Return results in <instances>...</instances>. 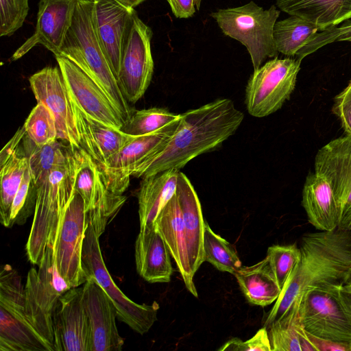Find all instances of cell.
Masks as SVG:
<instances>
[{
  "instance_id": "cell-1",
  "label": "cell",
  "mask_w": 351,
  "mask_h": 351,
  "mask_svg": "<svg viewBox=\"0 0 351 351\" xmlns=\"http://www.w3.org/2000/svg\"><path fill=\"white\" fill-rule=\"evenodd\" d=\"M243 118L230 99H219L181 114L173 136L130 176L143 178L171 169L180 170L193 158L219 146L237 131Z\"/></svg>"
},
{
  "instance_id": "cell-2",
  "label": "cell",
  "mask_w": 351,
  "mask_h": 351,
  "mask_svg": "<svg viewBox=\"0 0 351 351\" xmlns=\"http://www.w3.org/2000/svg\"><path fill=\"white\" fill-rule=\"evenodd\" d=\"M300 249V260L269 312L267 328L297 306L309 289L343 283L351 267V230L306 233Z\"/></svg>"
},
{
  "instance_id": "cell-3",
  "label": "cell",
  "mask_w": 351,
  "mask_h": 351,
  "mask_svg": "<svg viewBox=\"0 0 351 351\" xmlns=\"http://www.w3.org/2000/svg\"><path fill=\"white\" fill-rule=\"evenodd\" d=\"M92 10L93 1H77L59 56L72 61L103 89L125 123L133 111L101 49L93 23Z\"/></svg>"
},
{
  "instance_id": "cell-4",
  "label": "cell",
  "mask_w": 351,
  "mask_h": 351,
  "mask_svg": "<svg viewBox=\"0 0 351 351\" xmlns=\"http://www.w3.org/2000/svg\"><path fill=\"white\" fill-rule=\"evenodd\" d=\"M75 171L73 154L66 164L51 171L36 188L34 219L25 247L32 264L38 265L47 246H53L60 222L75 191Z\"/></svg>"
},
{
  "instance_id": "cell-5",
  "label": "cell",
  "mask_w": 351,
  "mask_h": 351,
  "mask_svg": "<svg viewBox=\"0 0 351 351\" xmlns=\"http://www.w3.org/2000/svg\"><path fill=\"white\" fill-rule=\"evenodd\" d=\"M280 14L276 5L265 10L251 1L241 6L218 9L210 16L226 36L246 47L255 70L267 59L278 56L274 27Z\"/></svg>"
},
{
  "instance_id": "cell-6",
  "label": "cell",
  "mask_w": 351,
  "mask_h": 351,
  "mask_svg": "<svg viewBox=\"0 0 351 351\" xmlns=\"http://www.w3.org/2000/svg\"><path fill=\"white\" fill-rule=\"evenodd\" d=\"M296 307L308 333L351 344V298L344 291L343 283L309 289Z\"/></svg>"
},
{
  "instance_id": "cell-7",
  "label": "cell",
  "mask_w": 351,
  "mask_h": 351,
  "mask_svg": "<svg viewBox=\"0 0 351 351\" xmlns=\"http://www.w3.org/2000/svg\"><path fill=\"white\" fill-rule=\"evenodd\" d=\"M0 351H53L29 322L25 287L10 265L0 272Z\"/></svg>"
},
{
  "instance_id": "cell-8",
  "label": "cell",
  "mask_w": 351,
  "mask_h": 351,
  "mask_svg": "<svg viewBox=\"0 0 351 351\" xmlns=\"http://www.w3.org/2000/svg\"><path fill=\"white\" fill-rule=\"evenodd\" d=\"M99 237L89 224L85 233L82 247V267L86 277L92 276L114 303L119 320L133 330L143 335L149 331L157 320L159 305L137 304L128 298L117 286L109 274L100 249Z\"/></svg>"
},
{
  "instance_id": "cell-9",
  "label": "cell",
  "mask_w": 351,
  "mask_h": 351,
  "mask_svg": "<svg viewBox=\"0 0 351 351\" xmlns=\"http://www.w3.org/2000/svg\"><path fill=\"white\" fill-rule=\"evenodd\" d=\"M301 62L296 58L276 57L254 70L245 88L250 114L264 117L282 106L295 87Z\"/></svg>"
},
{
  "instance_id": "cell-10",
  "label": "cell",
  "mask_w": 351,
  "mask_h": 351,
  "mask_svg": "<svg viewBox=\"0 0 351 351\" xmlns=\"http://www.w3.org/2000/svg\"><path fill=\"white\" fill-rule=\"evenodd\" d=\"M89 217L84 202L75 191L60 222L53 246V258L60 274L71 288L86 281L82 254Z\"/></svg>"
},
{
  "instance_id": "cell-11",
  "label": "cell",
  "mask_w": 351,
  "mask_h": 351,
  "mask_svg": "<svg viewBox=\"0 0 351 351\" xmlns=\"http://www.w3.org/2000/svg\"><path fill=\"white\" fill-rule=\"evenodd\" d=\"M76 162L75 189L84 202L91 224L99 237L123 204L125 197L110 191L97 162L82 147L72 148Z\"/></svg>"
},
{
  "instance_id": "cell-12",
  "label": "cell",
  "mask_w": 351,
  "mask_h": 351,
  "mask_svg": "<svg viewBox=\"0 0 351 351\" xmlns=\"http://www.w3.org/2000/svg\"><path fill=\"white\" fill-rule=\"evenodd\" d=\"M152 30L134 12L125 41L118 83L128 102L135 104L145 94L154 73L151 50Z\"/></svg>"
},
{
  "instance_id": "cell-13",
  "label": "cell",
  "mask_w": 351,
  "mask_h": 351,
  "mask_svg": "<svg viewBox=\"0 0 351 351\" xmlns=\"http://www.w3.org/2000/svg\"><path fill=\"white\" fill-rule=\"evenodd\" d=\"M315 172L330 185L338 208V228L351 230V135L335 138L317 152Z\"/></svg>"
},
{
  "instance_id": "cell-14",
  "label": "cell",
  "mask_w": 351,
  "mask_h": 351,
  "mask_svg": "<svg viewBox=\"0 0 351 351\" xmlns=\"http://www.w3.org/2000/svg\"><path fill=\"white\" fill-rule=\"evenodd\" d=\"M38 270L29 269L25 286V313L33 328L54 349L53 313L62 294L53 280V248L47 246Z\"/></svg>"
},
{
  "instance_id": "cell-15",
  "label": "cell",
  "mask_w": 351,
  "mask_h": 351,
  "mask_svg": "<svg viewBox=\"0 0 351 351\" xmlns=\"http://www.w3.org/2000/svg\"><path fill=\"white\" fill-rule=\"evenodd\" d=\"M180 117L150 134L134 136L106 165H98L108 189L122 195L133 169L164 147L176 131Z\"/></svg>"
},
{
  "instance_id": "cell-16",
  "label": "cell",
  "mask_w": 351,
  "mask_h": 351,
  "mask_svg": "<svg viewBox=\"0 0 351 351\" xmlns=\"http://www.w3.org/2000/svg\"><path fill=\"white\" fill-rule=\"evenodd\" d=\"M71 99L87 115L121 130L124 121L103 89L84 71L63 56H56Z\"/></svg>"
},
{
  "instance_id": "cell-17",
  "label": "cell",
  "mask_w": 351,
  "mask_h": 351,
  "mask_svg": "<svg viewBox=\"0 0 351 351\" xmlns=\"http://www.w3.org/2000/svg\"><path fill=\"white\" fill-rule=\"evenodd\" d=\"M29 82L37 102L44 104L53 114L58 139L72 148L81 147L71 98L59 66H46L33 74Z\"/></svg>"
},
{
  "instance_id": "cell-18",
  "label": "cell",
  "mask_w": 351,
  "mask_h": 351,
  "mask_svg": "<svg viewBox=\"0 0 351 351\" xmlns=\"http://www.w3.org/2000/svg\"><path fill=\"white\" fill-rule=\"evenodd\" d=\"M136 10L116 0H93L94 29L117 80L123 52Z\"/></svg>"
},
{
  "instance_id": "cell-19",
  "label": "cell",
  "mask_w": 351,
  "mask_h": 351,
  "mask_svg": "<svg viewBox=\"0 0 351 351\" xmlns=\"http://www.w3.org/2000/svg\"><path fill=\"white\" fill-rule=\"evenodd\" d=\"M83 285V304L88 319V351H120L124 339L119 335L117 310L112 300L92 276Z\"/></svg>"
},
{
  "instance_id": "cell-20",
  "label": "cell",
  "mask_w": 351,
  "mask_h": 351,
  "mask_svg": "<svg viewBox=\"0 0 351 351\" xmlns=\"http://www.w3.org/2000/svg\"><path fill=\"white\" fill-rule=\"evenodd\" d=\"M55 351H88L90 328L83 304V286L58 300L53 313Z\"/></svg>"
},
{
  "instance_id": "cell-21",
  "label": "cell",
  "mask_w": 351,
  "mask_h": 351,
  "mask_svg": "<svg viewBox=\"0 0 351 351\" xmlns=\"http://www.w3.org/2000/svg\"><path fill=\"white\" fill-rule=\"evenodd\" d=\"M78 0H40L34 34L13 53L12 60L25 55L33 47L43 45L59 56L71 25Z\"/></svg>"
},
{
  "instance_id": "cell-22",
  "label": "cell",
  "mask_w": 351,
  "mask_h": 351,
  "mask_svg": "<svg viewBox=\"0 0 351 351\" xmlns=\"http://www.w3.org/2000/svg\"><path fill=\"white\" fill-rule=\"evenodd\" d=\"M71 103L80 147L98 165H106L134 136L90 117L71 99Z\"/></svg>"
},
{
  "instance_id": "cell-23",
  "label": "cell",
  "mask_w": 351,
  "mask_h": 351,
  "mask_svg": "<svg viewBox=\"0 0 351 351\" xmlns=\"http://www.w3.org/2000/svg\"><path fill=\"white\" fill-rule=\"evenodd\" d=\"M154 223L165 240L186 289L197 298L198 294L190 267L186 234L176 194L160 211Z\"/></svg>"
},
{
  "instance_id": "cell-24",
  "label": "cell",
  "mask_w": 351,
  "mask_h": 351,
  "mask_svg": "<svg viewBox=\"0 0 351 351\" xmlns=\"http://www.w3.org/2000/svg\"><path fill=\"white\" fill-rule=\"evenodd\" d=\"M176 194L180 207L186 234L190 267L193 274L204 262V219L198 196L189 178L179 172Z\"/></svg>"
},
{
  "instance_id": "cell-25",
  "label": "cell",
  "mask_w": 351,
  "mask_h": 351,
  "mask_svg": "<svg viewBox=\"0 0 351 351\" xmlns=\"http://www.w3.org/2000/svg\"><path fill=\"white\" fill-rule=\"evenodd\" d=\"M170 256L154 223L140 228L135 243V262L141 277L149 283L169 282L173 274Z\"/></svg>"
},
{
  "instance_id": "cell-26",
  "label": "cell",
  "mask_w": 351,
  "mask_h": 351,
  "mask_svg": "<svg viewBox=\"0 0 351 351\" xmlns=\"http://www.w3.org/2000/svg\"><path fill=\"white\" fill-rule=\"evenodd\" d=\"M302 205L308 222L319 231L338 228V208L333 191L321 175L310 172L302 193Z\"/></svg>"
},
{
  "instance_id": "cell-27",
  "label": "cell",
  "mask_w": 351,
  "mask_h": 351,
  "mask_svg": "<svg viewBox=\"0 0 351 351\" xmlns=\"http://www.w3.org/2000/svg\"><path fill=\"white\" fill-rule=\"evenodd\" d=\"M179 172L171 169L142 178L137 195L140 228L153 225L176 194Z\"/></svg>"
},
{
  "instance_id": "cell-28",
  "label": "cell",
  "mask_w": 351,
  "mask_h": 351,
  "mask_svg": "<svg viewBox=\"0 0 351 351\" xmlns=\"http://www.w3.org/2000/svg\"><path fill=\"white\" fill-rule=\"evenodd\" d=\"M276 6L316 25L320 32L351 19V0H276Z\"/></svg>"
},
{
  "instance_id": "cell-29",
  "label": "cell",
  "mask_w": 351,
  "mask_h": 351,
  "mask_svg": "<svg viewBox=\"0 0 351 351\" xmlns=\"http://www.w3.org/2000/svg\"><path fill=\"white\" fill-rule=\"evenodd\" d=\"M233 275L252 304L268 306L276 302L280 293L281 289L266 258L253 265L241 266Z\"/></svg>"
},
{
  "instance_id": "cell-30",
  "label": "cell",
  "mask_w": 351,
  "mask_h": 351,
  "mask_svg": "<svg viewBox=\"0 0 351 351\" xmlns=\"http://www.w3.org/2000/svg\"><path fill=\"white\" fill-rule=\"evenodd\" d=\"M24 154L27 157L32 183L36 188L53 169L64 165L73 156L72 147L60 139L36 145L27 136L23 138Z\"/></svg>"
},
{
  "instance_id": "cell-31",
  "label": "cell",
  "mask_w": 351,
  "mask_h": 351,
  "mask_svg": "<svg viewBox=\"0 0 351 351\" xmlns=\"http://www.w3.org/2000/svg\"><path fill=\"white\" fill-rule=\"evenodd\" d=\"M267 330L272 351H315L297 307L274 321Z\"/></svg>"
},
{
  "instance_id": "cell-32",
  "label": "cell",
  "mask_w": 351,
  "mask_h": 351,
  "mask_svg": "<svg viewBox=\"0 0 351 351\" xmlns=\"http://www.w3.org/2000/svg\"><path fill=\"white\" fill-rule=\"evenodd\" d=\"M318 32L320 29L316 25L299 16L290 15L287 19L276 21L274 27V39L278 53L294 57Z\"/></svg>"
},
{
  "instance_id": "cell-33",
  "label": "cell",
  "mask_w": 351,
  "mask_h": 351,
  "mask_svg": "<svg viewBox=\"0 0 351 351\" xmlns=\"http://www.w3.org/2000/svg\"><path fill=\"white\" fill-rule=\"evenodd\" d=\"M0 221L3 226L10 228L12 204L24 173L29 167L28 159L24 153L19 152V149L5 162L0 165Z\"/></svg>"
},
{
  "instance_id": "cell-34",
  "label": "cell",
  "mask_w": 351,
  "mask_h": 351,
  "mask_svg": "<svg viewBox=\"0 0 351 351\" xmlns=\"http://www.w3.org/2000/svg\"><path fill=\"white\" fill-rule=\"evenodd\" d=\"M204 261L221 271L234 274L241 261L232 244L216 234L206 221L204 235Z\"/></svg>"
},
{
  "instance_id": "cell-35",
  "label": "cell",
  "mask_w": 351,
  "mask_h": 351,
  "mask_svg": "<svg viewBox=\"0 0 351 351\" xmlns=\"http://www.w3.org/2000/svg\"><path fill=\"white\" fill-rule=\"evenodd\" d=\"M164 108H151L133 111L130 118L121 129L131 136L152 133L180 117Z\"/></svg>"
},
{
  "instance_id": "cell-36",
  "label": "cell",
  "mask_w": 351,
  "mask_h": 351,
  "mask_svg": "<svg viewBox=\"0 0 351 351\" xmlns=\"http://www.w3.org/2000/svg\"><path fill=\"white\" fill-rule=\"evenodd\" d=\"M23 127L26 136L36 145H44L58 139L55 118L42 102H37Z\"/></svg>"
},
{
  "instance_id": "cell-37",
  "label": "cell",
  "mask_w": 351,
  "mask_h": 351,
  "mask_svg": "<svg viewBox=\"0 0 351 351\" xmlns=\"http://www.w3.org/2000/svg\"><path fill=\"white\" fill-rule=\"evenodd\" d=\"M301 257L297 244L274 245L268 247L266 259L281 290Z\"/></svg>"
},
{
  "instance_id": "cell-38",
  "label": "cell",
  "mask_w": 351,
  "mask_h": 351,
  "mask_svg": "<svg viewBox=\"0 0 351 351\" xmlns=\"http://www.w3.org/2000/svg\"><path fill=\"white\" fill-rule=\"evenodd\" d=\"M32 178L28 169L25 171L20 186L14 197L10 219V228L14 225H23L34 213L36 195H32Z\"/></svg>"
},
{
  "instance_id": "cell-39",
  "label": "cell",
  "mask_w": 351,
  "mask_h": 351,
  "mask_svg": "<svg viewBox=\"0 0 351 351\" xmlns=\"http://www.w3.org/2000/svg\"><path fill=\"white\" fill-rule=\"evenodd\" d=\"M29 10V0H0V36H10L21 27Z\"/></svg>"
},
{
  "instance_id": "cell-40",
  "label": "cell",
  "mask_w": 351,
  "mask_h": 351,
  "mask_svg": "<svg viewBox=\"0 0 351 351\" xmlns=\"http://www.w3.org/2000/svg\"><path fill=\"white\" fill-rule=\"evenodd\" d=\"M351 35V19L337 25L315 34L298 51L296 58L302 60L306 56L322 47L337 41H345Z\"/></svg>"
},
{
  "instance_id": "cell-41",
  "label": "cell",
  "mask_w": 351,
  "mask_h": 351,
  "mask_svg": "<svg viewBox=\"0 0 351 351\" xmlns=\"http://www.w3.org/2000/svg\"><path fill=\"white\" fill-rule=\"evenodd\" d=\"M219 351H272L268 330L266 327L259 329L250 339L243 341L239 338L228 341L218 349Z\"/></svg>"
},
{
  "instance_id": "cell-42",
  "label": "cell",
  "mask_w": 351,
  "mask_h": 351,
  "mask_svg": "<svg viewBox=\"0 0 351 351\" xmlns=\"http://www.w3.org/2000/svg\"><path fill=\"white\" fill-rule=\"evenodd\" d=\"M332 112L340 121L346 134L351 135V80L333 100Z\"/></svg>"
},
{
  "instance_id": "cell-43",
  "label": "cell",
  "mask_w": 351,
  "mask_h": 351,
  "mask_svg": "<svg viewBox=\"0 0 351 351\" xmlns=\"http://www.w3.org/2000/svg\"><path fill=\"white\" fill-rule=\"evenodd\" d=\"M173 15L178 19L192 16L200 8L202 0H166Z\"/></svg>"
},
{
  "instance_id": "cell-44",
  "label": "cell",
  "mask_w": 351,
  "mask_h": 351,
  "mask_svg": "<svg viewBox=\"0 0 351 351\" xmlns=\"http://www.w3.org/2000/svg\"><path fill=\"white\" fill-rule=\"evenodd\" d=\"M25 135V130L23 125L1 149L0 152V165L5 162L14 153L19 150Z\"/></svg>"
},
{
  "instance_id": "cell-45",
  "label": "cell",
  "mask_w": 351,
  "mask_h": 351,
  "mask_svg": "<svg viewBox=\"0 0 351 351\" xmlns=\"http://www.w3.org/2000/svg\"><path fill=\"white\" fill-rule=\"evenodd\" d=\"M343 287L346 293L351 298V267L343 282Z\"/></svg>"
},
{
  "instance_id": "cell-46",
  "label": "cell",
  "mask_w": 351,
  "mask_h": 351,
  "mask_svg": "<svg viewBox=\"0 0 351 351\" xmlns=\"http://www.w3.org/2000/svg\"><path fill=\"white\" fill-rule=\"evenodd\" d=\"M93 1V0H89ZM121 4L131 8H134L146 0H116Z\"/></svg>"
},
{
  "instance_id": "cell-47",
  "label": "cell",
  "mask_w": 351,
  "mask_h": 351,
  "mask_svg": "<svg viewBox=\"0 0 351 351\" xmlns=\"http://www.w3.org/2000/svg\"><path fill=\"white\" fill-rule=\"evenodd\" d=\"M346 41H349V42H350V43H351V35H350V36H348V37L345 40V41H346Z\"/></svg>"
}]
</instances>
